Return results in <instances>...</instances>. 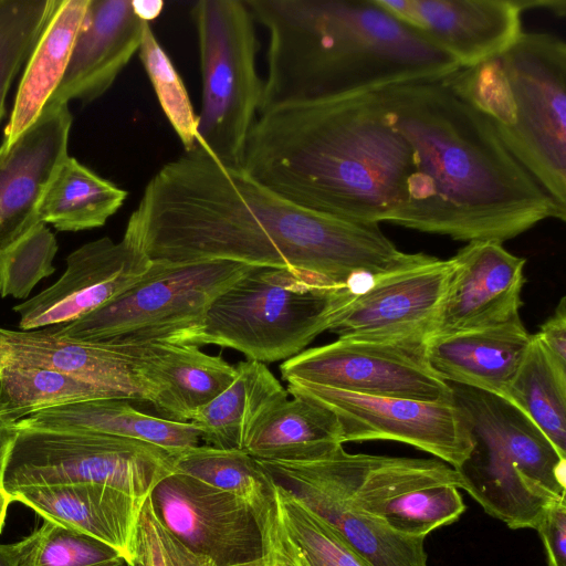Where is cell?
Returning a JSON list of instances; mask_svg holds the SVG:
<instances>
[{
    "label": "cell",
    "mask_w": 566,
    "mask_h": 566,
    "mask_svg": "<svg viewBox=\"0 0 566 566\" xmlns=\"http://www.w3.org/2000/svg\"><path fill=\"white\" fill-rule=\"evenodd\" d=\"M153 263L232 261L352 285L410 262L376 223L319 214L200 143L148 181L123 235Z\"/></svg>",
    "instance_id": "1"
},
{
    "label": "cell",
    "mask_w": 566,
    "mask_h": 566,
    "mask_svg": "<svg viewBox=\"0 0 566 566\" xmlns=\"http://www.w3.org/2000/svg\"><path fill=\"white\" fill-rule=\"evenodd\" d=\"M378 92L417 168L399 226L503 243L545 219L565 221L566 209L509 151L489 119L442 78Z\"/></svg>",
    "instance_id": "2"
},
{
    "label": "cell",
    "mask_w": 566,
    "mask_h": 566,
    "mask_svg": "<svg viewBox=\"0 0 566 566\" xmlns=\"http://www.w3.org/2000/svg\"><path fill=\"white\" fill-rule=\"evenodd\" d=\"M242 167L292 202L348 222L399 226L413 151L378 91L290 103L259 115Z\"/></svg>",
    "instance_id": "3"
},
{
    "label": "cell",
    "mask_w": 566,
    "mask_h": 566,
    "mask_svg": "<svg viewBox=\"0 0 566 566\" xmlns=\"http://www.w3.org/2000/svg\"><path fill=\"white\" fill-rule=\"evenodd\" d=\"M244 1L269 36L259 115L282 104L440 80L460 69L375 0Z\"/></svg>",
    "instance_id": "4"
},
{
    "label": "cell",
    "mask_w": 566,
    "mask_h": 566,
    "mask_svg": "<svg viewBox=\"0 0 566 566\" xmlns=\"http://www.w3.org/2000/svg\"><path fill=\"white\" fill-rule=\"evenodd\" d=\"M483 114L509 151L566 209V43L522 32L505 51L442 78Z\"/></svg>",
    "instance_id": "5"
},
{
    "label": "cell",
    "mask_w": 566,
    "mask_h": 566,
    "mask_svg": "<svg viewBox=\"0 0 566 566\" xmlns=\"http://www.w3.org/2000/svg\"><path fill=\"white\" fill-rule=\"evenodd\" d=\"M473 447L454 469L460 489L510 528H534L566 499L562 457L539 428L501 396L450 384Z\"/></svg>",
    "instance_id": "6"
},
{
    "label": "cell",
    "mask_w": 566,
    "mask_h": 566,
    "mask_svg": "<svg viewBox=\"0 0 566 566\" xmlns=\"http://www.w3.org/2000/svg\"><path fill=\"white\" fill-rule=\"evenodd\" d=\"M355 286L252 266L211 303L196 345H216L260 363L286 360L328 332Z\"/></svg>",
    "instance_id": "7"
},
{
    "label": "cell",
    "mask_w": 566,
    "mask_h": 566,
    "mask_svg": "<svg viewBox=\"0 0 566 566\" xmlns=\"http://www.w3.org/2000/svg\"><path fill=\"white\" fill-rule=\"evenodd\" d=\"M252 266L232 261L153 263L139 281L99 308L48 329L77 340L197 346L211 303Z\"/></svg>",
    "instance_id": "8"
},
{
    "label": "cell",
    "mask_w": 566,
    "mask_h": 566,
    "mask_svg": "<svg viewBox=\"0 0 566 566\" xmlns=\"http://www.w3.org/2000/svg\"><path fill=\"white\" fill-rule=\"evenodd\" d=\"M190 17L202 77L198 143L223 164L242 167L263 94L256 22L244 0H199Z\"/></svg>",
    "instance_id": "9"
},
{
    "label": "cell",
    "mask_w": 566,
    "mask_h": 566,
    "mask_svg": "<svg viewBox=\"0 0 566 566\" xmlns=\"http://www.w3.org/2000/svg\"><path fill=\"white\" fill-rule=\"evenodd\" d=\"M175 451L103 433L24 427L7 457L1 488L93 484L145 500L174 472Z\"/></svg>",
    "instance_id": "10"
},
{
    "label": "cell",
    "mask_w": 566,
    "mask_h": 566,
    "mask_svg": "<svg viewBox=\"0 0 566 566\" xmlns=\"http://www.w3.org/2000/svg\"><path fill=\"white\" fill-rule=\"evenodd\" d=\"M148 497L160 523L214 566H301L281 523L234 494L172 472Z\"/></svg>",
    "instance_id": "11"
},
{
    "label": "cell",
    "mask_w": 566,
    "mask_h": 566,
    "mask_svg": "<svg viewBox=\"0 0 566 566\" xmlns=\"http://www.w3.org/2000/svg\"><path fill=\"white\" fill-rule=\"evenodd\" d=\"M424 343L337 338L280 365L282 379L350 392L427 402L453 400L452 387L430 366Z\"/></svg>",
    "instance_id": "12"
},
{
    "label": "cell",
    "mask_w": 566,
    "mask_h": 566,
    "mask_svg": "<svg viewBox=\"0 0 566 566\" xmlns=\"http://www.w3.org/2000/svg\"><path fill=\"white\" fill-rule=\"evenodd\" d=\"M289 395L310 399L338 419L342 441L392 440L426 451L459 468L473 442L470 424L454 400L427 402L367 396L301 380L287 382Z\"/></svg>",
    "instance_id": "13"
},
{
    "label": "cell",
    "mask_w": 566,
    "mask_h": 566,
    "mask_svg": "<svg viewBox=\"0 0 566 566\" xmlns=\"http://www.w3.org/2000/svg\"><path fill=\"white\" fill-rule=\"evenodd\" d=\"M453 262L424 253L355 289L328 332L339 338L419 342L432 336Z\"/></svg>",
    "instance_id": "14"
},
{
    "label": "cell",
    "mask_w": 566,
    "mask_h": 566,
    "mask_svg": "<svg viewBox=\"0 0 566 566\" xmlns=\"http://www.w3.org/2000/svg\"><path fill=\"white\" fill-rule=\"evenodd\" d=\"M4 364L57 370L98 386L116 399L154 406L167 389L143 357L139 345L71 339L48 328H0V366Z\"/></svg>",
    "instance_id": "15"
},
{
    "label": "cell",
    "mask_w": 566,
    "mask_h": 566,
    "mask_svg": "<svg viewBox=\"0 0 566 566\" xmlns=\"http://www.w3.org/2000/svg\"><path fill=\"white\" fill-rule=\"evenodd\" d=\"M150 260L124 237H104L74 250L66 270L50 287L13 307L20 331L72 323L115 298L151 266Z\"/></svg>",
    "instance_id": "16"
},
{
    "label": "cell",
    "mask_w": 566,
    "mask_h": 566,
    "mask_svg": "<svg viewBox=\"0 0 566 566\" xmlns=\"http://www.w3.org/2000/svg\"><path fill=\"white\" fill-rule=\"evenodd\" d=\"M451 260L453 270L432 336L488 328L521 318L525 259L509 252L501 242L483 240L468 242Z\"/></svg>",
    "instance_id": "17"
},
{
    "label": "cell",
    "mask_w": 566,
    "mask_h": 566,
    "mask_svg": "<svg viewBox=\"0 0 566 566\" xmlns=\"http://www.w3.org/2000/svg\"><path fill=\"white\" fill-rule=\"evenodd\" d=\"M437 49L470 67L522 34V0H375Z\"/></svg>",
    "instance_id": "18"
},
{
    "label": "cell",
    "mask_w": 566,
    "mask_h": 566,
    "mask_svg": "<svg viewBox=\"0 0 566 566\" xmlns=\"http://www.w3.org/2000/svg\"><path fill=\"white\" fill-rule=\"evenodd\" d=\"M69 105L44 106L9 147L0 145V253L40 223V209L69 155Z\"/></svg>",
    "instance_id": "19"
},
{
    "label": "cell",
    "mask_w": 566,
    "mask_h": 566,
    "mask_svg": "<svg viewBox=\"0 0 566 566\" xmlns=\"http://www.w3.org/2000/svg\"><path fill=\"white\" fill-rule=\"evenodd\" d=\"M147 21L133 0H90L66 70L45 106L92 103L138 52Z\"/></svg>",
    "instance_id": "20"
},
{
    "label": "cell",
    "mask_w": 566,
    "mask_h": 566,
    "mask_svg": "<svg viewBox=\"0 0 566 566\" xmlns=\"http://www.w3.org/2000/svg\"><path fill=\"white\" fill-rule=\"evenodd\" d=\"M521 318L426 340L431 368L447 382L483 390L505 399L531 344Z\"/></svg>",
    "instance_id": "21"
},
{
    "label": "cell",
    "mask_w": 566,
    "mask_h": 566,
    "mask_svg": "<svg viewBox=\"0 0 566 566\" xmlns=\"http://www.w3.org/2000/svg\"><path fill=\"white\" fill-rule=\"evenodd\" d=\"M45 521L94 537L128 560L145 500L93 484L33 486L7 493Z\"/></svg>",
    "instance_id": "22"
},
{
    "label": "cell",
    "mask_w": 566,
    "mask_h": 566,
    "mask_svg": "<svg viewBox=\"0 0 566 566\" xmlns=\"http://www.w3.org/2000/svg\"><path fill=\"white\" fill-rule=\"evenodd\" d=\"M291 396L270 405L252 426L244 450L256 460L311 461L344 444L339 421L331 410Z\"/></svg>",
    "instance_id": "23"
},
{
    "label": "cell",
    "mask_w": 566,
    "mask_h": 566,
    "mask_svg": "<svg viewBox=\"0 0 566 566\" xmlns=\"http://www.w3.org/2000/svg\"><path fill=\"white\" fill-rule=\"evenodd\" d=\"M18 423L128 438L170 451L196 447L201 440L192 422L148 415L134 408L126 399H97L53 407L28 416Z\"/></svg>",
    "instance_id": "24"
},
{
    "label": "cell",
    "mask_w": 566,
    "mask_h": 566,
    "mask_svg": "<svg viewBox=\"0 0 566 566\" xmlns=\"http://www.w3.org/2000/svg\"><path fill=\"white\" fill-rule=\"evenodd\" d=\"M90 0H59L21 77L1 144L9 148L40 116L70 60Z\"/></svg>",
    "instance_id": "25"
},
{
    "label": "cell",
    "mask_w": 566,
    "mask_h": 566,
    "mask_svg": "<svg viewBox=\"0 0 566 566\" xmlns=\"http://www.w3.org/2000/svg\"><path fill=\"white\" fill-rule=\"evenodd\" d=\"M138 345L143 357L167 386L155 408L168 420L190 422L196 411L221 394L235 377V365L195 345Z\"/></svg>",
    "instance_id": "26"
},
{
    "label": "cell",
    "mask_w": 566,
    "mask_h": 566,
    "mask_svg": "<svg viewBox=\"0 0 566 566\" xmlns=\"http://www.w3.org/2000/svg\"><path fill=\"white\" fill-rule=\"evenodd\" d=\"M235 368L232 382L198 409L190 422L208 446L244 450L259 416L289 392L263 363L247 359L239 361Z\"/></svg>",
    "instance_id": "27"
},
{
    "label": "cell",
    "mask_w": 566,
    "mask_h": 566,
    "mask_svg": "<svg viewBox=\"0 0 566 566\" xmlns=\"http://www.w3.org/2000/svg\"><path fill=\"white\" fill-rule=\"evenodd\" d=\"M127 192L69 156L51 182L40 221L59 231L102 227L123 206Z\"/></svg>",
    "instance_id": "28"
},
{
    "label": "cell",
    "mask_w": 566,
    "mask_h": 566,
    "mask_svg": "<svg viewBox=\"0 0 566 566\" xmlns=\"http://www.w3.org/2000/svg\"><path fill=\"white\" fill-rule=\"evenodd\" d=\"M174 472L234 494L280 522L276 483L245 450L196 446L175 451Z\"/></svg>",
    "instance_id": "29"
},
{
    "label": "cell",
    "mask_w": 566,
    "mask_h": 566,
    "mask_svg": "<svg viewBox=\"0 0 566 566\" xmlns=\"http://www.w3.org/2000/svg\"><path fill=\"white\" fill-rule=\"evenodd\" d=\"M505 399L566 458V369L552 359L534 334Z\"/></svg>",
    "instance_id": "30"
},
{
    "label": "cell",
    "mask_w": 566,
    "mask_h": 566,
    "mask_svg": "<svg viewBox=\"0 0 566 566\" xmlns=\"http://www.w3.org/2000/svg\"><path fill=\"white\" fill-rule=\"evenodd\" d=\"M116 399L107 390L38 366H0V417L18 422L38 411L69 403Z\"/></svg>",
    "instance_id": "31"
},
{
    "label": "cell",
    "mask_w": 566,
    "mask_h": 566,
    "mask_svg": "<svg viewBox=\"0 0 566 566\" xmlns=\"http://www.w3.org/2000/svg\"><path fill=\"white\" fill-rule=\"evenodd\" d=\"M276 492L285 543L301 566H370L333 526L277 483Z\"/></svg>",
    "instance_id": "32"
},
{
    "label": "cell",
    "mask_w": 566,
    "mask_h": 566,
    "mask_svg": "<svg viewBox=\"0 0 566 566\" xmlns=\"http://www.w3.org/2000/svg\"><path fill=\"white\" fill-rule=\"evenodd\" d=\"M57 3L59 0H0V122L8 93Z\"/></svg>",
    "instance_id": "33"
},
{
    "label": "cell",
    "mask_w": 566,
    "mask_h": 566,
    "mask_svg": "<svg viewBox=\"0 0 566 566\" xmlns=\"http://www.w3.org/2000/svg\"><path fill=\"white\" fill-rule=\"evenodd\" d=\"M12 545L18 566H97L123 558L109 545L51 521Z\"/></svg>",
    "instance_id": "34"
},
{
    "label": "cell",
    "mask_w": 566,
    "mask_h": 566,
    "mask_svg": "<svg viewBox=\"0 0 566 566\" xmlns=\"http://www.w3.org/2000/svg\"><path fill=\"white\" fill-rule=\"evenodd\" d=\"M138 54L161 109L185 151L192 149L198 143V115L184 81L159 44L149 22L144 25Z\"/></svg>",
    "instance_id": "35"
},
{
    "label": "cell",
    "mask_w": 566,
    "mask_h": 566,
    "mask_svg": "<svg viewBox=\"0 0 566 566\" xmlns=\"http://www.w3.org/2000/svg\"><path fill=\"white\" fill-rule=\"evenodd\" d=\"M465 504L453 485H436L405 492L391 499L384 520L394 531L413 537H426L433 530L457 521Z\"/></svg>",
    "instance_id": "36"
},
{
    "label": "cell",
    "mask_w": 566,
    "mask_h": 566,
    "mask_svg": "<svg viewBox=\"0 0 566 566\" xmlns=\"http://www.w3.org/2000/svg\"><path fill=\"white\" fill-rule=\"evenodd\" d=\"M57 252L55 235L40 222L23 238L0 253V295L28 297L33 287L50 276Z\"/></svg>",
    "instance_id": "37"
},
{
    "label": "cell",
    "mask_w": 566,
    "mask_h": 566,
    "mask_svg": "<svg viewBox=\"0 0 566 566\" xmlns=\"http://www.w3.org/2000/svg\"><path fill=\"white\" fill-rule=\"evenodd\" d=\"M127 566H214L170 533L145 500L132 543Z\"/></svg>",
    "instance_id": "38"
},
{
    "label": "cell",
    "mask_w": 566,
    "mask_h": 566,
    "mask_svg": "<svg viewBox=\"0 0 566 566\" xmlns=\"http://www.w3.org/2000/svg\"><path fill=\"white\" fill-rule=\"evenodd\" d=\"M536 531L544 544L548 566H566V499L547 510Z\"/></svg>",
    "instance_id": "39"
},
{
    "label": "cell",
    "mask_w": 566,
    "mask_h": 566,
    "mask_svg": "<svg viewBox=\"0 0 566 566\" xmlns=\"http://www.w3.org/2000/svg\"><path fill=\"white\" fill-rule=\"evenodd\" d=\"M552 359L566 369V298L562 297L554 313L534 334Z\"/></svg>",
    "instance_id": "40"
},
{
    "label": "cell",
    "mask_w": 566,
    "mask_h": 566,
    "mask_svg": "<svg viewBox=\"0 0 566 566\" xmlns=\"http://www.w3.org/2000/svg\"><path fill=\"white\" fill-rule=\"evenodd\" d=\"M18 433V422L0 417V489L7 457Z\"/></svg>",
    "instance_id": "41"
},
{
    "label": "cell",
    "mask_w": 566,
    "mask_h": 566,
    "mask_svg": "<svg viewBox=\"0 0 566 566\" xmlns=\"http://www.w3.org/2000/svg\"><path fill=\"white\" fill-rule=\"evenodd\" d=\"M133 6L140 19L150 22L161 13L164 2L160 0H133Z\"/></svg>",
    "instance_id": "42"
},
{
    "label": "cell",
    "mask_w": 566,
    "mask_h": 566,
    "mask_svg": "<svg viewBox=\"0 0 566 566\" xmlns=\"http://www.w3.org/2000/svg\"><path fill=\"white\" fill-rule=\"evenodd\" d=\"M0 566H18L12 544H0Z\"/></svg>",
    "instance_id": "43"
},
{
    "label": "cell",
    "mask_w": 566,
    "mask_h": 566,
    "mask_svg": "<svg viewBox=\"0 0 566 566\" xmlns=\"http://www.w3.org/2000/svg\"><path fill=\"white\" fill-rule=\"evenodd\" d=\"M10 503L11 502H10L8 495L6 494V492L0 489V533L2 532L4 521H6L7 510H8V506Z\"/></svg>",
    "instance_id": "44"
},
{
    "label": "cell",
    "mask_w": 566,
    "mask_h": 566,
    "mask_svg": "<svg viewBox=\"0 0 566 566\" xmlns=\"http://www.w3.org/2000/svg\"><path fill=\"white\" fill-rule=\"evenodd\" d=\"M126 563L124 560V558H117V559H114V560H111V562H107V563H104V564H101V565H97V566H124Z\"/></svg>",
    "instance_id": "45"
}]
</instances>
